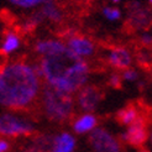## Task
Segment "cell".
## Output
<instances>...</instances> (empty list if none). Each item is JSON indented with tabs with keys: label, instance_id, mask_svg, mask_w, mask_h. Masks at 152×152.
I'll use <instances>...</instances> for the list:
<instances>
[{
	"label": "cell",
	"instance_id": "6da1fadb",
	"mask_svg": "<svg viewBox=\"0 0 152 152\" xmlns=\"http://www.w3.org/2000/svg\"><path fill=\"white\" fill-rule=\"evenodd\" d=\"M40 80L31 64H4L0 68V105L12 110L30 108L41 92Z\"/></svg>",
	"mask_w": 152,
	"mask_h": 152
},
{
	"label": "cell",
	"instance_id": "7a4b0ae2",
	"mask_svg": "<svg viewBox=\"0 0 152 152\" xmlns=\"http://www.w3.org/2000/svg\"><path fill=\"white\" fill-rule=\"evenodd\" d=\"M40 66L46 84L67 93H75L86 86L89 78V66L77 55L66 47L62 52L42 57Z\"/></svg>",
	"mask_w": 152,
	"mask_h": 152
},
{
	"label": "cell",
	"instance_id": "3957f363",
	"mask_svg": "<svg viewBox=\"0 0 152 152\" xmlns=\"http://www.w3.org/2000/svg\"><path fill=\"white\" fill-rule=\"evenodd\" d=\"M41 104L45 115L50 120L59 123L71 118L74 108V99L71 93L46 84L41 93Z\"/></svg>",
	"mask_w": 152,
	"mask_h": 152
},
{
	"label": "cell",
	"instance_id": "277c9868",
	"mask_svg": "<svg viewBox=\"0 0 152 152\" xmlns=\"http://www.w3.org/2000/svg\"><path fill=\"white\" fill-rule=\"evenodd\" d=\"M34 124L28 119L5 113L0 115V135L6 137L28 135L34 131Z\"/></svg>",
	"mask_w": 152,
	"mask_h": 152
},
{
	"label": "cell",
	"instance_id": "5b68a950",
	"mask_svg": "<svg viewBox=\"0 0 152 152\" xmlns=\"http://www.w3.org/2000/svg\"><path fill=\"white\" fill-rule=\"evenodd\" d=\"M89 141L93 152H121L119 141L105 129L95 127L90 131Z\"/></svg>",
	"mask_w": 152,
	"mask_h": 152
},
{
	"label": "cell",
	"instance_id": "8992f818",
	"mask_svg": "<svg viewBox=\"0 0 152 152\" xmlns=\"http://www.w3.org/2000/svg\"><path fill=\"white\" fill-rule=\"evenodd\" d=\"M102 99V94L98 90V88L93 86H83L78 90L77 102L79 108L83 111H93L96 109L98 104Z\"/></svg>",
	"mask_w": 152,
	"mask_h": 152
},
{
	"label": "cell",
	"instance_id": "52a82bcc",
	"mask_svg": "<svg viewBox=\"0 0 152 152\" xmlns=\"http://www.w3.org/2000/svg\"><path fill=\"white\" fill-rule=\"evenodd\" d=\"M66 45L74 55H77L80 58L90 57V56H93L95 52V46L92 42V40L87 39L84 36L72 35L68 37Z\"/></svg>",
	"mask_w": 152,
	"mask_h": 152
},
{
	"label": "cell",
	"instance_id": "ba28073f",
	"mask_svg": "<svg viewBox=\"0 0 152 152\" xmlns=\"http://www.w3.org/2000/svg\"><path fill=\"white\" fill-rule=\"evenodd\" d=\"M146 137H147L146 129L140 119H137L131 125H129L127 130L121 135V139H123L125 142L131 143L134 146L142 145V143L146 141Z\"/></svg>",
	"mask_w": 152,
	"mask_h": 152
},
{
	"label": "cell",
	"instance_id": "9c48e42d",
	"mask_svg": "<svg viewBox=\"0 0 152 152\" xmlns=\"http://www.w3.org/2000/svg\"><path fill=\"white\" fill-rule=\"evenodd\" d=\"M75 137L69 132H59L51 139L50 152H74Z\"/></svg>",
	"mask_w": 152,
	"mask_h": 152
},
{
	"label": "cell",
	"instance_id": "30bf717a",
	"mask_svg": "<svg viewBox=\"0 0 152 152\" xmlns=\"http://www.w3.org/2000/svg\"><path fill=\"white\" fill-rule=\"evenodd\" d=\"M108 61L113 67L118 68V69H126V68L131 66L132 57L126 48L115 47L110 50L108 55Z\"/></svg>",
	"mask_w": 152,
	"mask_h": 152
},
{
	"label": "cell",
	"instance_id": "8fae6325",
	"mask_svg": "<svg viewBox=\"0 0 152 152\" xmlns=\"http://www.w3.org/2000/svg\"><path fill=\"white\" fill-rule=\"evenodd\" d=\"M66 47L67 45L59 40H40L36 43L35 50L42 57H46L62 52L63 50H66Z\"/></svg>",
	"mask_w": 152,
	"mask_h": 152
},
{
	"label": "cell",
	"instance_id": "7c38bea8",
	"mask_svg": "<svg viewBox=\"0 0 152 152\" xmlns=\"http://www.w3.org/2000/svg\"><path fill=\"white\" fill-rule=\"evenodd\" d=\"M96 127V118L90 113H86L75 119L73 123V130L75 134H88Z\"/></svg>",
	"mask_w": 152,
	"mask_h": 152
},
{
	"label": "cell",
	"instance_id": "4fadbf2b",
	"mask_svg": "<svg viewBox=\"0 0 152 152\" xmlns=\"http://www.w3.org/2000/svg\"><path fill=\"white\" fill-rule=\"evenodd\" d=\"M41 15L42 18H46L55 22L62 20V12H61V10L58 9V6L53 0H45V3L42 4Z\"/></svg>",
	"mask_w": 152,
	"mask_h": 152
},
{
	"label": "cell",
	"instance_id": "5bb4252c",
	"mask_svg": "<svg viewBox=\"0 0 152 152\" xmlns=\"http://www.w3.org/2000/svg\"><path fill=\"white\" fill-rule=\"evenodd\" d=\"M20 47V39L15 32H7L4 37V41L0 47V53L3 55H10Z\"/></svg>",
	"mask_w": 152,
	"mask_h": 152
},
{
	"label": "cell",
	"instance_id": "9a60e30c",
	"mask_svg": "<svg viewBox=\"0 0 152 152\" xmlns=\"http://www.w3.org/2000/svg\"><path fill=\"white\" fill-rule=\"evenodd\" d=\"M118 119L121 124L129 126L139 119V114H137V110H136L134 106H127V108H124L119 111Z\"/></svg>",
	"mask_w": 152,
	"mask_h": 152
},
{
	"label": "cell",
	"instance_id": "2e32d148",
	"mask_svg": "<svg viewBox=\"0 0 152 152\" xmlns=\"http://www.w3.org/2000/svg\"><path fill=\"white\" fill-rule=\"evenodd\" d=\"M51 139L52 137H50V136H41V137L36 139L31 143V147L27 151L28 152H50Z\"/></svg>",
	"mask_w": 152,
	"mask_h": 152
},
{
	"label": "cell",
	"instance_id": "e0dca14e",
	"mask_svg": "<svg viewBox=\"0 0 152 152\" xmlns=\"http://www.w3.org/2000/svg\"><path fill=\"white\" fill-rule=\"evenodd\" d=\"M10 3L15 6L22 7V9H31V7L42 5L45 0H10Z\"/></svg>",
	"mask_w": 152,
	"mask_h": 152
},
{
	"label": "cell",
	"instance_id": "ac0fdd59",
	"mask_svg": "<svg viewBox=\"0 0 152 152\" xmlns=\"http://www.w3.org/2000/svg\"><path fill=\"white\" fill-rule=\"evenodd\" d=\"M103 15L105 19H108L109 21H116L121 18V12L118 7H113V6H105L103 9Z\"/></svg>",
	"mask_w": 152,
	"mask_h": 152
},
{
	"label": "cell",
	"instance_id": "d6986e66",
	"mask_svg": "<svg viewBox=\"0 0 152 152\" xmlns=\"http://www.w3.org/2000/svg\"><path fill=\"white\" fill-rule=\"evenodd\" d=\"M137 72H136L135 69H130V68H126V69H124V73H123V78L127 82H134L137 79Z\"/></svg>",
	"mask_w": 152,
	"mask_h": 152
},
{
	"label": "cell",
	"instance_id": "ffe728a7",
	"mask_svg": "<svg viewBox=\"0 0 152 152\" xmlns=\"http://www.w3.org/2000/svg\"><path fill=\"white\" fill-rule=\"evenodd\" d=\"M109 84H110L111 87H115V88L120 87V84H121V78H120V75H119V74H111V77L109 78Z\"/></svg>",
	"mask_w": 152,
	"mask_h": 152
},
{
	"label": "cell",
	"instance_id": "44dd1931",
	"mask_svg": "<svg viewBox=\"0 0 152 152\" xmlns=\"http://www.w3.org/2000/svg\"><path fill=\"white\" fill-rule=\"evenodd\" d=\"M10 148V143L6 139L0 137V152H7Z\"/></svg>",
	"mask_w": 152,
	"mask_h": 152
},
{
	"label": "cell",
	"instance_id": "7402d4cb",
	"mask_svg": "<svg viewBox=\"0 0 152 152\" xmlns=\"http://www.w3.org/2000/svg\"><path fill=\"white\" fill-rule=\"evenodd\" d=\"M141 42L143 45H152V36L148 34H143L141 36Z\"/></svg>",
	"mask_w": 152,
	"mask_h": 152
},
{
	"label": "cell",
	"instance_id": "603a6c76",
	"mask_svg": "<svg viewBox=\"0 0 152 152\" xmlns=\"http://www.w3.org/2000/svg\"><path fill=\"white\" fill-rule=\"evenodd\" d=\"M111 1H113V3H115V4H118V3L121 1V0H111Z\"/></svg>",
	"mask_w": 152,
	"mask_h": 152
},
{
	"label": "cell",
	"instance_id": "cb8c5ba5",
	"mask_svg": "<svg viewBox=\"0 0 152 152\" xmlns=\"http://www.w3.org/2000/svg\"><path fill=\"white\" fill-rule=\"evenodd\" d=\"M148 1H150V3H151V4H152V0H148Z\"/></svg>",
	"mask_w": 152,
	"mask_h": 152
},
{
	"label": "cell",
	"instance_id": "d4e9b609",
	"mask_svg": "<svg viewBox=\"0 0 152 152\" xmlns=\"http://www.w3.org/2000/svg\"><path fill=\"white\" fill-rule=\"evenodd\" d=\"M151 141H152V134H151Z\"/></svg>",
	"mask_w": 152,
	"mask_h": 152
},
{
	"label": "cell",
	"instance_id": "484cf974",
	"mask_svg": "<svg viewBox=\"0 0 152 152\" xmlns=\"http://www.w3.org/2000/svg\"><path fill=\"white\" fill-rule=\"evenodd\" d=\"M141 152H146V151H141Z\"/></svg>",
	"mask_w": 152,
	"mask_h": 152
}]
</instances>
